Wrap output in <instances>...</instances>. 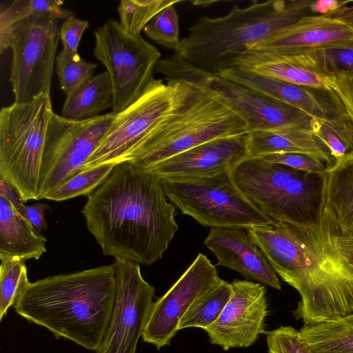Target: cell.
Here are the masks:
<instances>
[{"instance_id": "cell-29", "label": "cell", "mask_w": 353, "mask_h": 353, "mask_svg": "<svg viewBox=\"0 0 353 353\" xmlns=\"http://www.w3.org/2000/svg\"><path fill=\"white\" fill-rule=\"evenodd\" d=\"M59 0H16L8 6H1L0 23L12 28L18 21L34 16H53L67 19L73 13L62 7Z\"/></svg>"}, {"instance_id": "cell-23", "label": "cell", "mask_w": 353, "mask_h": 353, "mask_svg": "<svg viewBox=\"0 0 353 353\" xmlns=\"http://www.w3.org/2000/svg\"><path fill=\"white\" fill-rule=\"evenodd\" d=\"M232 66L293 84L329 88L327 77L281 58L262 53L248 51L235 58L227 68Z\"/></svg>"}, {"instance_id": "cell-18", "label": "cell", "mask_w": 353, "mask_h": 353, "mask_svg": "<svg viewBox=\"0 0 353 353\" xmlns=\"http://www.w3.org/2000/svg\"><path fill=\"white\" fill-rule=\"evenodd\" d=\"M248 158L246 134L205 142L144 171L158 178H204L231 172Z\"/></svg>"}, {"instance_id": "cell-4", "label": "cell", "mask_w": 353, "mask_h": 353, "mask_svg": "<svg viewBox=\"0 0 353 353\" xmlns=\"http://www.w3.org/2000/svg\"><path fill=\"white\" fill-rule=\"evenodd\" d=\"M183 82L172 110L121 162L144 171L205 142L248 133L245 123L216 97Z\"/></svg>"}, {"instance_id": "cell-11", "label": "cell", "mask_w": 353, "mask_h": 353, "mask_svg": "<svg viewBox=\"0 0 353 353\" xmlns=\"http://www.w3.org/2000/svg\"><path fill=\"white\" fill-rule=\"evenodd\" d=\"M58 20L50 15L34 16L14 26L9 80L14 102L26 103L50 94L60 39Z\"/></svg>"}, {"instance_id": "cell-10", "label": "cell", "mask_w": 353, "mask_h": 353, "mask_svg": "<svg viewBox=\"0 0 353 353\" xmlns=\"http://www.w3.org/2000/svg\"><path fill=\"white\" fill-rule=\"evenodd\" d=\"M115 114L75 121L53 113L47 129L39 176V200L81 172L107 134Z\"/></svg>"}, {"instance_id": "cell-36", "label": "cell", "mask_w": 353, "mask_h": 353, "mask_svg": "<svg viewBox=\"0 0 353 353\" xmlns=\"http://www.w3.org/2000/svg\"><path fill=\"white\" fill-rule=\"evenodd\" d=\"M265 161L284 165L301 171L322 173L328 168L323 160L313 156L293 152L272 154L263 157Z\"/></svg>"}, {"instance_id": "cell-35", "label": "cell", "mask_w": 353, "mask_h": 353, "mask_svg": "<svg viewBox=\"0 0 353 353\" xmlns=\"http://www.w3.org/2000/svg\"><path fill=\"white\" fill-rule=\"evenodd\" d=\"M268 353H312L292 326H280L266 332Z\"/></svg>"}, {"instance_id": "cell-31", "label": "cell", "mask_w": 353, "mask_h": 353, "mask_svg": "<svg viewBox=\"0 0 353 353\" xmlns=\"http://www.w3.org/2000/svg\"><path fill=\"white\" fill-rule=\"evenodd\" d=\"M97 64L87 61L78 52L65 49L57 55L56 74L61 89L70 95L93 77Z\"/></svg>"}, {"instance_id": "cell-30", "label": "cell", "mask_w": 353, "mask_h": 353, "mask_svg": "<svg viewBox=\"0 0 353 353\" xmlns=\"http://www.w3.org/2000/svg\"><path fill=\"white\" fill-rule=\"evenodd\" d=\"M115 165L106 163L83 170L46 194L43 199L62 201L81 195L88 196L105 181Z\"/></svg>"}, {"instance_id": "cell-26", "label": "cell", "mask_w": 353, "mask_h": 353, "mask_svg": "<svg viewBox=\"0 0 353 353\" xmlns=\"http://www.w3.org/2000/svg\"><path fill=\"white\" fill-rule=\"evenodd\" d=\"M276 57L324 77H332L339 73L353 74V47L323 49L294 56Z\"/></svg>"}, {"instance_id": "cell-2", "label": "cell", "mask_w": 353, "mask_h": 353, "mask_svg": "<svg viewBox=\"0 0 353 353\" xmlns=\"http://www.w3.org/2000/svg\"><path fill=\"white\" fill-rule=\"evenodd\" d=\"M116 296L113 265L28 281L14 307L28 321L96 352Z\"/></svg>"}, {"instance_id": "cell-41", "label": "cell", "mask_w": 353, "mask_h": 353, "mask_svg": "<svg viewBox=\"0 0 353 353\" xmlns=\"http://www.w3.org/2000/svg\"><path fill=\"white\" fill-rule=\"evenodd\" d=\"M0 196L7 200L18 211H19L22 205L25 203L18 190L1 176Z\"/></svg>"}, {"instance_id": "cell-28", "label": "cell", "mask_w": 353, "mask_h": 353, "mask_svg": "<svg viewBox=\"0 0 353 353\" xmlns=\"http://www.w3.org/2000/svg\"><path fill=\"white\" fill-rule=\"evenodd\" d=\"M335 161L353 154V120L347 114L333 120H316L313 132Z\"/></svg>"}, {"instance_id": "cell-34", "label": "cell", "mask_w": 353, "mask_h": 353, "mask_svg": "<svg viewBox=\"0 0 353 353\" xmlns=\"http://www.w3.org/2000/svg\"><path fill=\"white\" fill-rule=\"evenodd\" d=\"M180 2L174 0L162 9L143 29L145 34L154 42L174 51L181 41L179 16L175 6Z\"/></svg>"}, {"instance_id": "cell-7", "label": "cell", "mask_w": 353, "mask_h": 353, "mask_svg": "<svg viewBox=\"0 0 353 353\" xmlns=\"http://www.w3.org/2000/svg\"><path fill=\"white\" fill-rule=\"evenodd\" d=\"M54 113L50 94L14 102L0 112V176L24 203L39 200V176L46 132Z\"/></svg>"}, {"instance_id": "cell-9", "label": "cell", "mask_w": 353, "mask_h": 353, "mask_svg": "<svg viewBox=\"0 0 353 353\" xmlns=\"http://www.w3.org/2000/svg\"><path fill=\"white\" fill-rule=\"evenodd\" d=\"M94 37V55L109 74L112 112L117 114L139 99L154 78L161 52L141 34L128 33L112 19L95 30Z\"/></svg>"}, {"instance_id": "cell-19", "label": "cell", "mask_w": 353, "mask_h": 353, "mask_svg": "<svg viewBox=\"0 0 353 353\" xmlns=\"http://www.w3.org/2000/svg\"><path fill=\"white\" fill-rule=\"evenodd\" d=\"M203 243L216 256L217 265L229 268L246 279L281 290L276 273L245 228H211Z\"/></svg>"}, {"instance_id": "cell-25", "label": "cell", "mask_w": 353, "mask_h": 353, "mask_svg": "<svg viewBox=\"0 0 353 353\" xmlns=\"http://www.w3.org/2000/svg\"><path fill=\"white\" fill-rule=\"evenodd\" d=\"M299 331L312 353H353V313L337 320L304 325Z\"/></svg>"}, {"instance_id": "cell-21", "label": "cell", "mask_w": 353, "mask_h": 353, "mask_svg": "<svg viewBox=\"0 0 353 353\" xmlns=\"http://www.w3.org/2000/svg\"><path fill=\"white\" fill-rule=\"evenodd\" d=\"M247 148L249 158L293 152L319 158L328 167L336 161L327 145L314 132L296 128L249 132L247 134Z\"/></svg>"}, {"instance_id": "cell-16", "label": "cell", "mask_w": 353, "mask_h": 353, "mask_svg": "<svg viewBox=\"0 0 353 353\" xmlns=\"http://www.w3.org/2000/svg\"><path fill=\"white\" fill-rule=\"evenodd\" d=\"M232 294L219 317L204 330L224 350L248 347L265 333L266 290L260 283L234 280Z\"/></svg>"}, {"instance_id": "cell-6", "label": "cell", "mask_w": 353, "mask_h": 353, "mask_svg": "<svg viewBox=\"0 0 353 353\" xmlns=\"http://www.w3.org/2000/svg\"><path fill=\"white\" fill-rule=\"evenodd\" d=\"M154 70L165 80L185 81L208 91L246 125L248 132L296 128L314 132L316 119L281 101L202 70L174 54L160 59Z\"/></svg>"}, {"instance_id": "cell-38", "label": "cell", "mask_w": 353, "mask_h": 353, "mask_svg": "<svg viewBox=\"0 0 353 353\" xmlns=\"http://www.w3.org/2000/svg\"><path fill=\"white\" fill-rule=\"evenodd\" d=\"M313 231L325 248L353 265V236H332L321 232L317 227Z\"/></svg>"}, {"instance_id": "cell-40", "label": "cell", "mask_w": 353, "mask_h": 353, "mask_svg": "<svg viewBox=\"0 0 353 353\" xmlns=\"http://www.w3.org/2000/svg\"><path fill=\"white\" fill-rule=\"evenodd\" d=\"M46 210H50V207L42 203L30 205L23 203L19 212L29 221L37 232L41 234L43 229L48 228L45 219Z\"/></svg>"}, {"instance_id": "cell-5", "label": "cell", "mask_w": 353, "mask_h": 353, "mask_svg": "<svg viewBox=\"0 0 353 353\" xmlns=\"http://www.w3.org/2000/svg\"><path fill=\"white\" fill-rule=\"evenodd\" d=\"M231 176L243 195L272 220L311 230L317 226L322 173L248 158Z\"/></svg>"}, {"instance_id": "cell-37", "label": "cell", "mask_w": 353, "mask_h": 353, "mask_svg": "<svg viewBox=\"0 0 353 353\" xmlns=\"http://www.w3.org/2000/svg\"><path fill=\"white\" fill-rule=\"evenodd\" d=\"M88 27V21L81 20L73 14L65 19L59 29L63 48L71 52H78L83 34Z\"/></svg>"}, {"instance_id": "cell-32", "label": "cell", "mask_w": 353, "mask_h": 353, "mask_svg": "<svg viewBox=\"0 0 353 353\" xmlns=\"http://www.w3.org/2000/svg\"><path fill=\"white\" fill-rule=\"evenodd\" d=\"M174 0H122L118 7L119 24L128 33L139 35L150 21Z\"/></svg>"}, {"instance_id": "cell-27", "label": "cell", "mask_w": 353, "mask_h": 353, "mask_svg": "<svg viewBox=\"0 0 353 353\" xmlns=\"http://www.w3.org/2000/svg\"><path fill=\"white\" fill-rule=\"evenodd\" d=\"M232 294L231 283L222 280L201 296L182 319L179 330L188 327L205 330L219 317Z\"/></svg>"}, {"instance_id": "cell-12", "label": "cell", "mask_w": 353, "mask_h": 353, "mask_svg": "<svg viewBox=\"0 0 353 353\" xmlns=\"http://www.w3.org/2000/svg\"><path fill=\"white\" fill-rule=\"evenodd\" d=\"M153 78L142 94L115 114L110 128L83 170L106 163H119L174 108L181 92V80Z\"/></svg>"}, {"instance_id": "cell-24", "label": "cell", "mask_w": 353, "mask_h": 353, "mask_svg": "<svg viewBox=\"0 0 353 353\" xmlns=\"http://www.w3.org/2000/svg\"><path fill=\"white\" fill-rule=\"evenodd\" d=\"M113 106V90L109 74L103 72L92 77L70 95L66 96L61 116L82 121L99 115Z\"/></svg>"}, {"instance_id": "cell-8", "label": "cell", "mask_w": 353, "mask_h": 353, "mask_svg": "<svg viewBox=\"0 0 353 353\" xmlns=\"http://www.w3.org/2000/svg\"><path fill=\"white\" fill-rule=\"evenodd\" d=\"M159 179L167 198L204 226L245 229L274 221L243 195L231 172L196 179Z\"/></svg>"}, {"instance_id": "cell-13", "label": "cell", "mask_w": 353, "mask_h": 353, "mask_svg": "<svg viewBox=\"0 0 353 353\" xmlns=\"http://www.w3.org/2000/svg\"><path fill=\"white\" fill-rule=\"evenodd\" d=\"M116 296L110 321L97 353H135L154 303V288L139 263L115 259Z\"/></svg>"}, {"instance_id": "cell-17", "label": "cell", "mask_w": 353, "mask_h": 353, "mask_svg": "<svg viewBox=\"0 0 353 353\" xmlns=\"http://www.w3.org/2000/svg\"><path fill=\"white\" fill-rule=\"evenodd\" d=\"M216 74L291 105L314 119L333 120L347 114L339 96L330 88L293 84L234 66Z\"/></svg>"}, {"instance_id": "cell-14", "label": "cell", "mask_w": 353, "mask_h": 353, "mask_svg": "<svg viewBox=\"0 0 353 353\" xmlns=\"http://www.w3.org/2000/svg\"><path fill=\"white\" fill-rule=\"evenodd\" d=\"M353 47V2L304 17L248 51L290 57L312 51Z\"/></svg>"}, {"instance_id": "cell-3", "label": "cell", "mask_w": 353, "mask_h": 353, "mask_svg": "<svg viewBox=\"0 0 353 353\" xmlns=\"http://www.w3.org/2000/svg\"><path fill=\"white\" fill-rule=\"evenodd\" d=\"M337 1L269 0L234 6L222 16H201L175 50L176 57L218 73L236 57L301 18L336 8Z\"/></svg>"}, {"instance_id": "cell-33", "label": "cell", "mask_w": 353, "mask_h": 353, "mask_svg": "<svg viewBox=\"0 0 353 353\" xmlns=\"http://www.w3.org/2000/svg\"><path fill=\"white\" fill-rule=\"evenodd\" d=\"M25 261L19 259L1 260L0 321L14 306L21 292L28 282Z\"/></svg>"}, {"instance_id": "cell-15", "label": "cell", "mask_w": 353, "mask_h": 353, "mask_svg": "<svg viewBox=\"0 0 353 353\" xmlns=\"http://www.w3.org/2000/svg\"><path fill=\"white\" fill-rule=\"evenodd\" d=\"M222 280L215 265L199 253L168 292L154 302L142 334L143 341L157 349L169 344L190 307Z\"/></svg>"}, {"instance_id": "cell-1", "label": "cell", "mask_w": 353, "mask_h": 353, "mask_svg": "<svg viewBox=\"0 0 353 353\" xmlns=\"http://www.w3.org/2000/svg\"><path fill=\"white\" fill-rule=\"evenodd\" d=\"M167 199L157 176L123 161L88 196L81 213L104 255L150 265L179 229Z\"/></svg>"}, {"instance_id": "cell-20", "label": "cell", "mask_w": 353, "mask_h": 353, "mask_svg": "<svg viewBox=\"0 0 353 353\" xmlns=\"http://www.w3.org/2000/svg\"><path fill=\"white\" fill-rule=\"evenodd\" d=\"M317 228L332 236H353V154L322 172Z\"/></svg>"}, {"instance_id": "cell-22", "label": "cell", "mask_w": 353, "mask_h": 353, "mask_svg": "<svg viewBox=\"0 0 353 353\" xmlns=\"http://www.w3.org/2000/svg\"><path fill=\"white\" fill-rule=\"evenodd\" d=\"M47 239L7 200L0 196V259H39Z\"/></svg>"}, {"instance_id": "cell-39", "label": "cell", "mask_w": 353, "mask_h": 353, "mask_svg": "<svg viewBox=\"0 0 353 353\" xmlns=\"http://www.w3.org/2000/svg\"><path fill=\"white\" fill-rule=\"evenodd\" d=\"M327 77L329 88L339 96L353 120V74L339 73Z\"/></svg>"}]
</instances>
